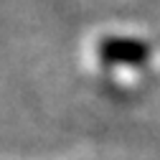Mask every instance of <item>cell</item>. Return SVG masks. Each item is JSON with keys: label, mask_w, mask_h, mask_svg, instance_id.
I'll return each instance as SVG.
<instances>
[{"label": "cell", "mask_w": 160, "mask_h": 160, "mask_svg": "<svg viewBox=\"0 0 160 160\" xmlns=\"http://www.w3.org/2000/svg\"><path fill=\"white\" fill-rule=\"evenodd\" d=\"M97 53L102 58V64L109 66H145L152 56V46L142 38L132 36H107L99 41Z\"/></svg>", "instance_id": "6da1fadb"}]
</instances>
